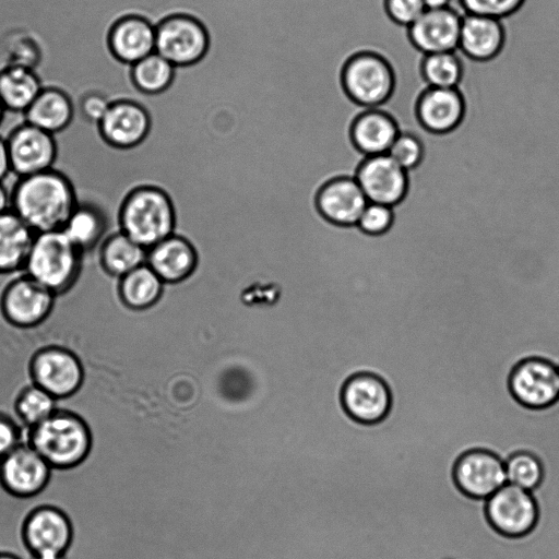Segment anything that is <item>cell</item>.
Segmentation results:
<instances>
[{"label": "cell", "instance_id": "8", "mask_svg": "<svg viewBox=\"0 0 559 559\" xmlns=\"http://www.w3.org/2000/svg\"><path fill=\"white\" fill-rule=\"evenodd\" d=\"M57 296L26 273L12 278L0 296L2 318L17 329H33L51 314Z\"/></svg>", "mask_w": 559, "mask_h": 559}, {"label": "cell", "instance_id": "28", "mask_svg": "<svg viewBox=\"0 0 559 559\" xmlns=\"http://www.w3.org/2000/svg\"><path fill=\"white\" fill-rule=\"evenodd\" d=\"M74 106L71 99L56 88H44L25 111L26 122L53 135L63 133L72 123Z\"/></svg>", "mask_w": 559, "mask_h": 559}, {"label": "cell", "instance_id": "10", "mask_svg": "<svg viewBox=\"0 0 559 559\" xmlns=\"http://www.w3.org/2000/svg\"><path fill=\"white\" fill-rule=\"evenodd\" d=\"M11 171L17 177L53 168L58 156V139L28 122L13 128L7 135Z\"/></svg>", "mask_w": 559, "mask_h": 559}, {"label": "cell", "instance_id": "17", "mask_svg": "<svg viewBox=\"0 0 559 559\" xmlns=\"http://www.w3.org/2000/svg\"><path fill=\"white\" fill-rule=\"evenodd\" d=\"M454 478L464 493L477 499H488L508 483L504 462L484 450L463 454L455 464Z\"/></svg>", "mask_w": 559, "mask_h": 559}, {"label": "cell", "instance_id": "11", "mask_svg": "<svg viewBox=\"0 0 559 559\" xmlns=\"http://www.w3.org/2000/svg\"><path fill=\"white\" fill-rule=\"evenodd\" d=\"M52 468L26 441L0 460V486L10 496L28 499L48 486Z\"/></svg>", "mask_w": 559, "mask_h": 559}, {"label": "cell", "instance_id": "14", "mask_svg": "<svg viewBox=\"0 0 559 559\" xmlns=\"http://www.w3.org/2000/svg\"><path fill=\"white\" fill-rule=\"evenodd\" d=\"M340 400L344 412L355 421L376 424L383 419L391 406L386 383L370 373H356L342 385Z\"/></svg>", "mask_w": 559, "mask_h": 559}, {"label": "cell", "instance_id": "32", "mask_svg": "<svg viewBox=\"0 0 559 559\" xmlns=\"http://www.w3.org/2000/svg\"><path fill=\"white\" fill-rule=\"evenodd\" d=\"M419 73L428 87L456 88L464 76V64L456 51L424 55Z\"/></svg>", "mask_w": 559, "mask_h": 559}, {"label": "cell", "instance_id": "1", "mask_svg": "<svg viewBox=\"0 0 559 559\" xmlns=\"http://www.w3.org/2000/svg\"><path fill=\"white\" fill-rule=\"evenodd\" d=\"M10 192L11 210L36 234L62 229L79 204L73 182L55 168L19 177Z\"/></svg>", "mask_w": 559, "mask_h": 559}, {"label": "cell", "instance_id": "18", "mask_svg": "<svg viewBox=\"0 0 559 559\" xmlns=\"http://www.w3.org/2000/svg\"><path fill=\"white\" fill-rule=\"evenodd\" d=\"M369 202L393 206L407 188L406 170L388 154L368 156L355 178Z\"/></svg>", "mask_w": 559, "mask_h": 559}, {"label": "cell", "instance_id": "2", "mask_svg": "<svg viewBox=\"0 0 559 559\" xmlns=\"http://www.w3.org/2000/svg\"><path fill=\"white\" fill-rule=\"evenodd\" d=\"M25 441L53 471H69L88 457L93 435L80 414L58 407L44 421L25 430Z\"/></svg>", "mask_w": 559, "mask_h": 559}, {"label": "cell", "instance_id": "33", "mask_svg": "<svg viewBox=\"0 0 559 559\" xmlns=\"http://www.w3.org/2000/svg\"><path fill=\"white\" fill-rule=\"evenodd\" d=\"M175 66L156 51L141 59L132 67L135 85L145 93H159L173 80Z\"/></svg>", "mask_w": 559, "mask_h": 559}, {"label": "cell", "instance_id": "38", "mask_svg": "<svg viewBox=\"0 0 559 559\" xmlns=\"http://www.w3.org/2000/svg\"><path fill=\"white\" fill-rule=\"evenodd\" d=\"M392 219L393 212L391 206L368 202L357 225L366 234L381 235L390 228Z\"/></svg>", "mask_w": 559, "mask_h": 559}, {"label": "cell", "instance_id": "7", "mask_svg": "<svg viewBox=\"0 0 559 559\" xmlns=\"http://www.w3.org/2000/svg\"><path fill=\"white\" fill-rule=\"evenodd\" d=\"M27 374L29 382L58 401L75 395L85 380L80 357L61 345H46L37 349L27 364Z\"/></svg>", "mask_w": 559, "mask_h": 559}, {"label": "cell", "instance_id": "44", "mask_svg": "<svg viewBox=\"0 0 559 559\" xmlns=\"http://www.w3.org/2000/svg\"><path fill=\"white\" fill-rule=\"evenodd\" d=\"M425 10H441L451 7L452 0H423Z\"/></svg>", "mask_w": 559, "mask_h": 559}, {"label": "cell", "instance_id": "41", "mask_svg": "<svg viewBox=\"0 0 559 559\" xmlns=\"http://www.w3.org/2000/svg\"><path fill=\"white\" fill-rule=\"evenodd\" d=\"M81 116L90 123L99 124L111 103L102 94L91 93L82 100L72 102Z\"/></svg>", "mask_w": 559, "mask_h": 559}, {"label": "cell", "instance_id": "40", "mask_svg": "<svg viewBox=\"0 0 559 559\" xmlns=\"http://www.w3.org/2000/svg\"><path fill=\"white\" fill-rule=\"evenodd\" d=\"M24 430L15 417L0 411V460L25 441Z\"/></svg>", "mask_w": 559, "mask_h": 559}, {"label": "cell", "instance_id": "4", "mask_svg": "<svg viewBox=\"0 0 559 559\" xmlns=\"http://www.w3.org/2000/svg\"><path fill=\"white\" fill-rule=\"evenodd\" d=\"M341 84L356 106L384 107L395 93L396 74L385 56L369 48H357L342 67Z\"/></svg>", "mask_w": 559, "mask_h": 559}, {"label": "cell", "instance_id": "21", "mask_svg": "<svg viewBox=\"0 0 559 559\" xmlns=\"http://www.w3.org/2000/svg\"><path fill=\"white\" fill-rule=\"evenodd\" d=\"M355 178H340L325 185L318 195V207L330 222L355 225L368 204Z\"/></svg>", "mask_w": 559, "mask_h": 559}, {"label": "cell", "instance_id": "45", "mask_svg": "<svg viewBox=\"0 0 559 559\" xmlns=\"http://www.w3.org/2000/svg\"><path fill=\"white\" fill-rule=\"evenodd\" d=\"M0 559H22V558L14 554H11V552L1 551Z\"/></svg>", "mask_w": 559, "mask_h": 559}, {"label": "cell", "instance_id": "39", "mask_svg": "<svg viewBox=\"0 0 559 559\" xmlns=\"http://www.w3.org/2000/svg\"><path fill=\"white\" fill-rule=\"evenodd\" d=\"M383 10L390 21L408 27L425 11L423 0H383Z\"/></svg>", "mask_w": 559, "mask_h": 559}, {"label": "cell", "instance_id": "19", "mask_svg": "<svg viewBox=\"0 0 559 559\" xmlns=\"http://www.w3.org/2000/svg\"><path fill=\"white\" fill-rule=\"evenodd\" d=\"M148 129L147 112L139 104L129 100L111 104L98 124L103 142L115 148H128L139 144Z\"/></svg>", "mask_w": 559, "mask_h": 559}, {"label": "cell", "instance_id": "9", "mask_svg": "<svg viewBox=\"0 0 559 559\" xmlns=\"http://www.w3.org/2000/svg\"><path fill=\"white\" fill-rule=\"evenodd\" d=\"M209 36L200 21L177 14L156 26L155 51L174 66L199 61L207 50Z\"/></svg>", "mask_w": 559, "mask_h": 559}, {"label": "cell", "instance_id": "26", "mask_svg": "<svg viewBox=\"0 0 559 559\" xmlns=\"http://www.w3.org/2000/svg\"><path fill=\"white\" fill-rule=\"evenodd\" d=\"M197 263L194 249L183 238L171 235L147 249L146 264L163 282H179L190 275Z\"/></svg>", "mask_w": 559, "mask_h": 559}, {"label": "cell", "instance_id": "5", "mask_svg": "<svg viewBox=\"0 0 559 559\" xmlns=\"http://www.w3.org/2000/svg\"><path fill=\"white\" fill-rule=\"evenodd\" d=\"M119 226L132 240L150 249L174 234L175 214L168 195L156 188H140L124 200Z\"/></svg>", "mask_w": 559, "mask_h": 559}, {"label": "cell", "instance_id": "25", "mask_svg": "<svg viewBox=\"0 0 559 559\" xmlns=\"http://www.w3.org/2000/svg\"><path fill=\"white\" fill-rule=\"evenodd\" d=\"M35 236L13 210L0 215V275L24 272Z\"/></svg>", "mask_w": 559, "mask_h": 559}, {"label": "cell", "instance_id": "43", "mask_svg": "<svg viewBox=\"0 0 559 559\" xmlns=\"http://www.w3.org/2000/svg\"><path fill=\"white\" fill-rule=\"evenodd\" d=\"M11 209V192L0 181V215Z\"/></svg>", "mask_w": 559, "mask_h": 559}, {"label": "cell", "instance_id": "24", "mask_svg": "<svg viewBox=\"0 0 559 559\" xmlns=\"http://www.w3.org/2000/svg\"><path fill=\"white\" fill-rule=\"evenodd\" d=\"M156 26L141 16L120 20L110 33V48L123 62L134 64L155 51Z\"/></svg>", "mask_w": 559, "mask_h": 559}, {"label": "cell", "instance_id": "16", "mask_svg": "<svg viewBox=\"0 0 559 559\" xmlns=\"http://www.w3.org/2000/svg\"><path fill=\"white\" fill-rule=\"evenodd\" d=\"M462 16L452 7L425 10L414 23L406 27L408 41L423 56L456 51Z\"/></svg>", "mask_w": 559, "mask_h": 559}, {"label": "cell", "instance_id": "30", "mask_svg": "<svg viewBox=\"0 0 559 559\" xmlns=\"http://www.w3.org/2000/svg\"><path fill=\"white\" fill-rule=\"evenodd\" d=\"M163 285L162 278L145 263L120 278L118 292L127 307L143 309L159 298Z\"/></svg>", "mask_w": 559, "mask_h": 559}, {"label": "cell", "instance_id": "35", "mask_svg": "<svg viewBox=\"0 0 559 559\" xmlns=\"http://www.w3.org/2000/svg\"><path fill=\"white\" fill-rule=\"evenodd\" d=\"M255 381L249 370L242 366H230L218 377L217 390L221 396L233 403L248 400L254 392Z\"/></svg>", "mask_w": 559, "mask_h": 559}, {"label": "cell", "instance_id": "31", "mask_svg": "<svg viewBox=\"0 0 559 559\" xmlns=\"http://www.w3.org/2000/svg\"><path fill=\"white\" fill-rule=\"evenodd\" d=\"M58 400L38 385L28 382L13 400L15 419L27 430L48 418L59 407Z\"/></svg>", "mask_w": 559, "mask_h": 559}, {"label": "cell", "instance_id": "3", "mask_svg": "<svg viewBox=\"0 0 559 559\" xmlns=\"http://www.w3.org/2000/svg\"><path fill=\"white\" fill-rule=\"evenodd\" d=\"M83 254L62 229L38 233L24 273L58 297L76 284L82 272Z\"/></svg>", "mask_w": 559, "mask_h": 559}, {"label": "cell", "instance_id": "29", "mask_svg": "<svg viewBox=\"0 0 559 559\" xmlns=\"http://www.w3.org/2000/svg\"><path fill=\"white\" fill-rule=\"evenodd\" d=\"M41 91L37 74L29 68L14 66L0 73V99L8 110L25 112Z\"/></svg>", "mask_w": 559, "mask_h": 559}, {"label": "cell", "instance_id": "46", "mask_svg": "<svg viewBox=\"0 0 559 559\" xmlns=\"http://www.w3.org/2000/svg\"><path fill=\"white\" fill-rule=\"evenodd\" d=\"M4 112H5V107L3 106V104H2V102L0 99V128H1V124L3 122Z\"/></svg>", "mask_w": 559, "mask_h": 559}, {"label": "cell", "instance_id": "20", "mask_svg": "<svg viewBox=\"0 0 559 559\" xmlns=\"http://www.w3.org/2000/svg\"><path fill=\"white\" fill-rule=\"evenodd\" d=\"M506 28L501 20L464 13L457 49L469 60L488 62L502 51Z\"/></svg>", "mask_w": 559, "mask_h": 559}, {"label": "cell", "instance_id": "27", "mask_svg": "<svg viewBox=\"0 0 559 559\" xmlns=\"http://www.w3.org/2000/svg\"><path fill=\"white\" fill-rule=\"evenodd\" d=\"M102 272L111 278H121L146 263L147 249L122 231L109 234L97 249Z\"/></svg>", "mask_w": 559, "mask_h": 559}, {"label": "cell", "instance_id": "6", "mask_svg": "<svg viewBox=\"0 0 559 559\" xmlns=\"http://www.w3.org/2000/svg\"><path fill=\"white\" fill-rule=\"evenodd\" d=\"M20 542L29 559H67L74 544L72 521L59 507L38 506L24 518Z\"/></svg>", "mask_w": 559, "mask_h": 559}, {"label": "cell", "instance_id": "22", "mask_svg": "<svg viewBox=\"0 0 559 559\" xmlns=\"http://www.w3.org/2000/svg\"><path fill=\"white\" fill-rule=\"evenodd\" d=\"M399 134L395 118L383 107L364 108L352 126L353 142L367 156L386 154Z\"/></svg>", "mask_w": 559, "mask_h": 559}, {"label": "cell", "instance_id": "36", "mask_svg": "<svg viewBox=\"0 0 559 559\" xmlns=\"http://www.w3.org/2000/svg\"><path fill=\"white\" fill-rule=\"evenodd\" d=\"M464 13L501 20L516 13L525 0H459Z\"/></svg>", "mask_w": 559, "mask_h": 559}, {"label": "cell", "instance_id": "34", "mask_svg": "<svg viewBox=\"0 0 559 559\" xmlns=\"http://www.w3.org/2000/svg\"><path fill=\"white\" fill-rule=\"evenodd\" d=\"M504 464L507 479L511 485L532 491L542 480V465L538 459L531 453H515L511 455Z\"/></svg>", "mask_w": 559, "mask_h": 559}, {"label": "cell", "instance_id": "23", "mask_svg": "<svg viewBox=\"0 0 559 559\" xmlns=\"http://www.w3.org/2000/svg\"><path fill=\"white\" fill-rule=\"evenodd\" d=\"M62 230L84 253L98 249L109 234L121 231L104 207L91 202H79Z\"/></svg>", "mask_w": 559, "mask_h": 559}, {"label": "cell", "instance_id": "37", "mask_svg": "<svg viewBox=\"0 0 559 559\" xmlns=\"http://www.w3.org/2000/svg\"><path fill=\"white\" fill-rule=\"evenodd\" d=\"M403 169L416 167L423 157V145L415 135L400 133L386 153Z\"/></svg>", "mask_w": 559, "mask_h": 559}, {"label": "cell", "instance_id": "42", "mask_svg": "<svg viewBox=\"0 0 559 559\" xmlns=\"http://www.w3.org/2000/svg\"><path fill=\"white\" fill-rule=\"evenodd\" d=\"M11 171L5 136L0 134V181Z\"/></svg>", "mask_w": 559, "mask_h": 559}, {"label": "cell", "instance_id": "15", "mask_svg": "<svg viewBox=\"0 0 559 559\" xmlns=\"http://www.w3.org/2000/svg\"><path fill=\"white\" fill-rule=\"evenodd\" d=\"M510 390L524 406L547 407L559 399V368L544 359L524 360L511 373Z\"/></svg>", "mask_w": 559, "mask_h": 559}, {"label": "cell", "instance_id": "13", "mask_svg": "<svg viewBox=\"0 0 559 559\" xmlns=\"http://www.w3.org/2000/svg\"><path fill=\"white\" fill-rule=\"evenodd\" d=\"M468 103L459 88L426 87L413 102L417 122L428 132L448 133L461 124Z\"/></svg>", "mask_w": 559, "mask_h": 559}, {"label": "cell", "instance_id": "12", "mask_svg": "<svg viewBox=\"0 0 559 559\" xmlns=\"http://www.w3.org/2000/svg\"><path fill=\"white\" fill-rule=\"evenodd\" d=\"M486 513L498 532L516 537L534 527L537 504L531 491L507 483L487 499Z\"/></svg>", "mask_w": 559, "mask_h": 559}]
</instances>
